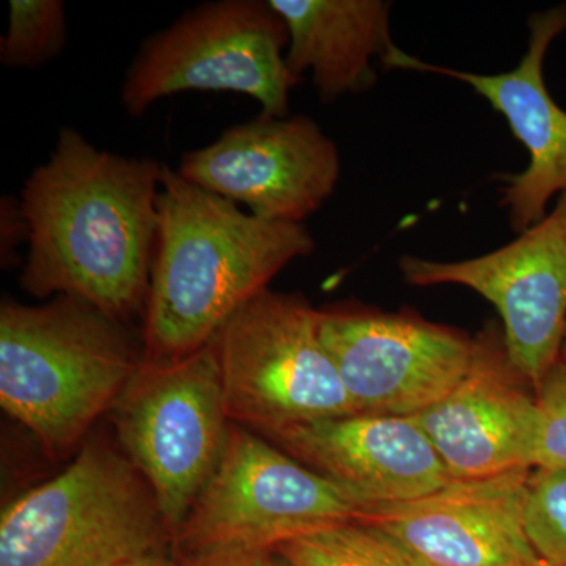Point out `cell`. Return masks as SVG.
Segmentation results:
<instances>
[{
	"mask_svg": "<svg viewBox=\"0 0 566 566\" xmlns=\"http://www.w3.org/2000/svg\"><path fill=\"white\" fill-rule=\"evenodd\" d=\"M164 164L98 150L73 128L22 186L28 255L20 283L125 322L147 304Z\"/></svg>",
	"mask_w": 566,
	"mask_h": 566,
	"instance_id": "obj_1",
	"label": "cell"
},
{
	"mask_svg": "<svg viewBox=\"0 0 566 566\" xmlns=\"http://www.w3.org/2000/svg\"><path fill=\"white\" fill-rule=\"evenodd\" d=\"M314 251L304 223L255 218L164 166L145 304L147 359H181L210 345L283 268Z\"/></svg>",
	"mask_w": 566,
	"mask_h": 566,
	"instance_id": "obj_2",
	"label": "cell"
},
{
	"mask_svg": "<svg viewBox=\"0 0 566 566\" xmlns=\"http://www.w3.org/2000/svg\"><path fill=\"white\" fill-rule=\"evenodd\" d=\"M140 365L123 322L80 300L0 308V403L50 452L76 444Z\"/></svg>",
	"mask_w": 566,
	"mask_h": 566,
	"instance_id": "obj_3",
	"label": "cell"
},
{
	"mask_svg": "<svg viewBox=\"0 0 566 566\" xmlns=\"http://www.w3.org/2000/svg\"><path fill=\"white\" fill-rule=\"evenodd\" d=\"M169 531L128 458L88 444L0 520V566H123L156 553Z\"/></svg>",
	"mask_w": 566,
	"mask_h": 566,
	"instance_id": "obj_4",
	"label": "cell"
},
{
	"mask_svg": "<svg viewBox=\"0 0 566 566\" xmlns=\"http://www.w3.org/2000/svg\"><path fill=\"white\" fill-rule=\"evenodd\" d=\"M289 41L270 0L202 3L142 44L123 82V106L140 117L177 93L233 92L260 103L262 114L289 117L290 92L303 82L286 66Z\"/></svg>",
	"mask_w": 566,
	"mask_h": 566,
	"instance_id": "obj_5",
	"label": "cell"
},
{
	"mask_svg": "<svg viewBox=\"0 0 566 566\" xmlns=\"http://www.w3.org/2000/svg\"><path fill=\"white\" fill-rule=\"evenodd\" d=\"M212 345L230 420L266 436L357 415L319 335V312L296 294L264 290Z\"/></svg>",
	"mask_w": 566,
	"mask_h": 566,
	"instance_id": "obj_6",
	"label": "cell"
},
{
	"mask_svg": "<svg viewBox=\"0 0 566 566\" xmlns=\"http://www.w3.org/2000/svg\"><path fill=\"white\" fill-rule=\"evenodd\" d=\"M115 406L125 457L155 494L177 534L214 472L229 412L212 342L175 360H144Z\"/></svg>",
	"mask_w": 566,
	"mask_h": 566,
	"instance_id": "obj_7",
	"label": "cell"
},
{
	"mask_svg": "<svg viewBox=\"0 0 566 566\" xmlns=\"http://www.w3.org/2000/svg\"><path fill=\"white\" fill-rule=\"evenodd\" d=\"M359 513L360 506L326 476L230 424L221 460L175 536L186 553L207 547L274 551Z\"/></svg>",
	"mask_w": 566,
	"mask_h": 566,
	"instance_id": "obj_8",
	"label": "cell"
},
{
	"mask_svg": "<svg viewBox=\"0 0 566 566\" xmlns=\"http://www.w3.org/2000/svg\"><path fill=\"white\" fill-rule=\"evenodd\" d=\"M398 266L408 285H460L490 301L501 315L510 359L535 390L560 359L566 329V192L545 219L504 248L461 262L405 255Z\"/></svg>",
	"mask_w": 566,
	"mask_h": 566,
	"instance_id": "obj_9",
	"label": "cell"
},
{
	"mask_svg": "<svg viewBox=\"0 0 566 566\" xmlns=\"http://www.w3.org/2000/svg\"><path fill=\"white\" fill-rule=\"evenodd\" d=\"M318 312L323 344L357 415H420L444 400L471 365L474 337L412 312Z\"/></svg>",
	"mask_w": 566,
	"mask_h": 566,
	"instance_id": "obj_10",
	"label": "cell"
},
{
	"mask_svg": "<svg viewBox=\"0 0 566 566\" xmlns=\"http://www.w3.org/2000/svg\"><path fill=\"white\" fill-rule=\"evenodd\" d=\"M178 174L255 218L304 223L333 196L340 155L312 118L260 114L185 153Z\"/></svg>",
	"mask_w": 566,
	"mask_h": 566,
	"instance_id": "obj_11",
	"label": "cell"
},
{
	"mask_svg": "<svg viewBox=\"0 0 566 566\" xmlns=\"http://www.w3.org/2000/svg\"><path fill=\"white\" fill-rule=\"evenodd\" d=\"M532 471L450 479L422 497L364 509L356 520L381 528L427 566H543L526 528Z\"/></svg>",
	"mask_w": 566,
	"mask_h": 566,
	"instance_id": "obj_12",
	"label": "cell"
},
{
	"mask_svg": "<svg viewBox=\"0 0 566 566\" xmlns=\"http://www.w3.org/2000/svg\"><path fill=\"white\" fill-rule=\"evenodd\" d=\"M415 419L450 479L534 469L536 390L513 365L495 324L475 335L471 365L455 389Z\"/></svg>",
	"mask_w": 566,
	"mask_h": 566,
	"instance_id": "obj_13",
	"label": "cell"
},
{
	"mask_svg": "<svg viewBox=\"0 0 566 566\" xmlns=\"http://www.w3.org/2000/svg\"><path fill=\"white\" fill-rule=\"evenodd\" d=\"M528 48L516 69L499 74H476L422 62L395 46L382 59L389 70L420 71L452 77L469 85L509 123L527 148L528 166L509 175L502 188V207L517 234L545 219L553 197L566 192V111L547 91L545 59L551 44L566 32V3L528 18Z\"/></svg>",
	"mask_w": 566,
	"mask_h": 566,
	"instance_id": "obj_14",
	"label": "cell"
},
{
	"mask_svg": "<svg viewBox=\"0 0 566 566\" xmlns=\"http://www.w3.org/2000/svg\"><path fill=\"white\" fill-rule=\"evenodd\" d=\"M364 509L433 493L450 480L415 417L353 415L266 434Z\"/></svg>",
	"mask_w": 566,
	"mask_h": 566,
	"instance_id": "obj_15",
	"label": "cell"
},
{
	"mask_svg": "<svg viewBox=\"0 0 566 566\" xmlns=\"http://www.w3.org/2000/svg\"><path fill=\"white\" fill-rule=\"evenodd\" d=\"M289 29L285 62L303 80L311 71L319 99L334 103L374 88L379 62L394 50L390 2L270 0Z\"/></svg>",
	"mask_w": 566,
	"mask_h": 566,
	"instance_id": "obj_16",
	"label": "cell"
},
{
	"mask_svg": "<svg viewBox=\"0 0 566 566\" xmlns=\"http://www.w3.org/2000/svg\"><path fill=\"white\" fill-rule=\"evenodd\" d=\"M274 551L292 566H427L385 531L357 520L297 536Z\"/></svg>",
	"mask_w": 566,
	"mask_h": 566,
	"instance_id": "obj_17",
	"label": "cell"
},
{
	"mask_svg": "<svg viewBox=\"0 0 566 566\" xmlns=\"http://www.w3.org/2000/svg\"><path fill=\"white\" fill-rule=\"evenodd\" d=\"M9 29L0 39V62L9 69H36L66 44L62 0H10Z\"/></svg>",
	"mask_w": 566,
	"mask_h": 566,
	"instance_id": "obj_18",
	"label": "cell"
},
{
	"mask_svg": "<svg viewBox=\"0 0 566 566\" xmlns=\"http://www.w3.org/2000/svg\"><path fill=\"white\" fill-rule=\"evenodd\" d=\"M528 539L549 566H566V469H534L528 480Z\"/></svg>",
	"mask_w": 566,
	"mask_h": 566,
	"instance_id": "obj_19",
	"label": "cell"
},
{
	"mask_svg": "<svg viewBox=\"0 0 566 566\" xmlns=\"http://www.w3.org/2000/svg\"><path fill=\"white\" fill-rule=\"evenodd\" d=\"M536 403L534 469H566V357L560 356L536 389Z\"/></svg>",
	"mask_w": 566,
	"mask_h": 566,
	"instance_id": "obj_20",
	"label": "cell"
},
{
	"mask_svg": "<svg viewBox=\"0 0 566 566\" xmlns=\"http://www.w3.org/2000/svg\"><path fill=\"white\" fill-rule=\"evenodd\" d=\"M273 551L207 547L186 554L180 566H271Z\"/></svg>",
	"mask_w": 566,
	"mask_h": 566,
	"instance_id": "obj_21",
	"label": "cell"
},
{
	"mask_svg": "<svg viewBox=\"0 0 566 566\" xmlns=\"http://www.w3.org/2000/svg\"><path fill=\"white\" fill-rule=\"evenodd\" d=\"M123 566H174L166 560V558L159 556L158 553L147 554V556L136 558V560L128 562Z\"/></svg>",
	"mask_w": 566,
	"mask_h": 566,
	"instance_id": "obj_22",
	"label": "cell"
},
{
	"mask_svg": "<svg viewBox=\"0 0 566 566\" xmlns=\"http://www.w3.org/2000/svg\"><path fill=\"white\" fill-rule=\"evenodd\" d=\"M271 566H292L289 564V562L285 560L282 556H279L275 551H273V554H271Z\"/></svg>",
	"mask_w": 566,
	"mask_h": 566,
	"instance_id": "obj_23",
	"label": "cell"
},
{
	"mask_svg": "<svg viewBox=\"0 0 566 566\" xmlns=\"http://www.w3.org/2000/svg\"><path fill=\"white\" fill-rule=\"evenodd\" d=\"M562 357H566V329H565V338H564V348H562Z\"/></svg>",
	"mask_w": 566,
	"mask_h": 566,
	"instance_id": "obj_24",
	"label": "cell"
},
{
	"mask_svg": "<svg viewBox=\"0 0 566 566\" xmlns=\"http://www.w3.org/2000/svg\"><path fill=\"white\" fill-rule=\"evenodd\" d=\"M543 566H549V565H546V564H545V565H543Z\"/></svg>",
	"mask_w": 566,
	"mask_h": 566,
	"instance_id": "obj_25",
	"label": "cell"
}]
</instances>
